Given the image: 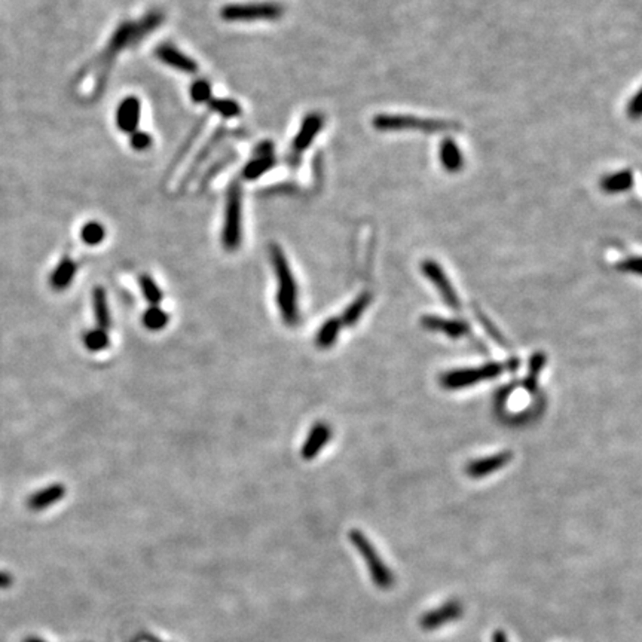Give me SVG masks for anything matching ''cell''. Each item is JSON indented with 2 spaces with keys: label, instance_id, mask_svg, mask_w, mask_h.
<instances>
[{
  "label": "cell",
  "instance_id": "1",
  "mask_svg": "<svg viewBox=\"0 0 642 642\" xmlns=\"http://www.w3.org/2000/svg\"><path fill=\"white\" fill-rule=\"evenodd\" d=\"M269 256L272 268L277 275L278 281V292H277V303L280 308L281 318L286 326L293 327L299 323V302H298V284L293 277L292 268L288 265L287 257L277 244H271L269 246Z\"/></svg>",
  "mask_w": 642,
  "mask_h": 642
},
{
  "label": "cell",
  "instance_id": "2",
  "mask_svg": "<svg viewBox=\"0 0 642 642\" xmlns=\"http://www.w3.org/2000/svg\"><path fill=\"white\" fill-rule=\"evenodd\" d=\"M164 21V15L159 11H152L139 23H122L112 35L109 43H107L106 51L101 55V61L107 64V61H112L116 54L124 51L130 45H134L150 32H154Z\"/></svg>",
  "mask_w": 642,
  "mask_h": 642
},
{
  "label": "cell",
  "instance_id": "3",
  "mask_svg": "<svg viewBox=\"0 0 642 642\" xmlns=\"http://www.w3.org/2000/svg\"><path fill=\"white\" fill-rule=\"evenodd\" d=\"M242 242V192L240 183H232L226 193L222 244L225 250L235 252Z\"/></svg>",
  "mask_w": 642,
  "mask_h": 642
},
{
  "label": "cell",
  "instance_id": "4",
  "mask_svg": "<svg viewBox=\"0 0 642 642\" xmlns=\"http://www.w3.org/2000/svg\"><path fill=\"white\" fill-rule=\"evenodd\" d=\"M373 127L381 131H402V130H419L428 134H437L460 128V125L449 120L424 119L410 115H376L373 118Z\"/></svg>",
  "mask_w": 642,
  "mask_h": 642
},
{
  "label": "cell",
  "instance_id": "5",
  "mask_svg": "<svg viewBox=\"0 0 642 642\" xmlns=\"http://www.w3.org/2000/svg\"><path fill=\"white\" fill-rule=\"evenodd\" d=\"M349 540L354 544V547L359 550L360 555L363 556L366 565H368L371 577L373 580V583L379 589H390L394 585V575L390 571V568L384 563V561L381 559L378 555L376 548L371 543V540L366 537V535L360 529H351L349 531Z\"/></svg>",
  "mask_w": 642,
  "mask_h": 642
},
{
  "label": "cell",
  "instance_id": "6",
  "mask_svg": "<svg viewBox=\"0 0 642 642\" xmlns=\"http://www.w3.org/2000/svg\"><path fill=\"white\" fill-rule=\"evenodd\" d=\"M504 369H506V364L497 363V361H489V363L482 364L480 368L458 369V371H451V372L443 373L440 378V382L446 390H461V388L476 385L482 381L498 378L504 372Z\"/></svg>",
  "mask_w": 642,
  "mask_h": 642
},
{
  "label": "cell",
  "instance_id": "7",
  "mask_svg": "<svg viewBox=\"0 0 642 642\" xmlns=\"http://www.w3.org/2000/svg\"><path fill=\"white\" fill-rule=\"evenodd\" d=\"M284 9L280 4L262 2V4H232L220 9V17L225 21H259V20H278L283 17Z\"/></svg>",
  "mask_w": 642,
  "mask_h": 642
},
{
  "label": "cell",
  "instance_id": "8",
  "mask_svg": "<svg viewBox=\"0 0 642 642\" xmlns=\"http://www.w3.org/2000/svg\"><path fill=\"white\" fill-rule=\"evenodd\" d=\"M421 269L425 277L436 286L443 300H445L454 310L460 308V299H458L455 288L451 284L448 275L445 274V271H443V268L436 261H433V259H425L421 265Z\"/></svg>",
  "mask_w": 642,
  "mask_h": 642
},
{
  "label": "cell",
  "instance_id": "9",
  "mask_svg": "<svg viewBox=\"0 0 642 642\" xmlns=\"http://www.w3.org/2000/svg\"><path fill=\"white\" fill-rule=\"evenodd\" d=\"M323 125H325L323 115L314 112L305 116L300 130L292 142V158L295 162H298L303 152L312 145Z\"/></svg>",
  "mask_w": 642,
  "mask_h": 642
},
{
  "label": "cell",
  "instance_id": "10",
  "mask_svg": "<svg viewBox=\"0 0 642 642\" xmlns=\"http://www.w3.org/2000/svg\"><path fill=\"white\" fill-rule=\"evenodd\" d=\"M155 55L164 64L170 66L181 73L193 74L198 72V64L195 61L186 54H183L180 50H177L171 43H161L155 50Z\"/></svg>",
  "mask_w": 642,
  "mask_h": 642
},
{
  "label": "cell",
  "instance_id": "11",
  "mask_svg": "<svg viewBox=\"0 0 642 642\" xmlns=\"http://www.w3.org/2000/svg\"><path fill=\"white\" fill-rule=\"evenodd\" d=\"M140 112H142V104L139 98L135 97H127L120 101L116 109V125L118 128L125 133V134H133L137 131L140 124Z\"/></svg>",
  "mask_w": 642,
  "mask_h": 642
},
{
  "label": "cell",
  "instance_id": "12",
  "mask_svg": "<svg viewBox=\"0 0 642 642\" xmlns=\"http://www.w3.org/2000/svg\"><path fill=\"white\" fill-rule=\"evenodd\" d=\"M512 458H513L512 452L504 451V452H500V454H495L491 456L480 458V460L471 461L467 466L466 471L470 478L480 479V478L491 475V473H494L502 467H506L510 463Z\"/></svg>",
  "mask_w": 642,
  "mask_h": 642
},
{
  "label": "cell",
  "instance_id": "13",
  "mask_svg": "<svg viewBox=\"0 0 642 642\" xmlns=\"http://www.w3.org/2000/svg\"><path fill=\"white\" fill-rule=\"evenodd\" d=\"M461 613H463L461 605L456 601H451V602L443 604L441 607L430 611V613H425L421 617V626L425 631H434V629L440 628V626L458 619L461 616Z\"/></svg>",
  "mask_w": 642,
  "mask_h": 642
},
{
  "label": "cell",
  "instance_id": "14",
  "mask_svg": "<svg viewBox=\"0 0 642 642\" xmlns=\"http://www.w3.org/2000/svg\"><path fill=\"white\" fill-rule=\"evenodd\" d=\"M330 436H332V430H330L329 424H326V422L314 424L311 432L307 436V440H305V443H303L302 451H300L303 460H307V461L314 460V458L321 452V449L327 445Z\"/></svg>",
  "mask_w": 642,
  "mask_h": 642
},
{
  "label": "cell",
  "instance_id": "15",
  "mask_svg": "<svg viewBox=\"0 0 642 642\" xmlns=\"http://www.w3.org/2000/svg\"><path fill=\"white\" fill-rule=\"evenodd\" d=\"M421 325L428 330L443 332L452 339H458L470 332V326L463 320H448L439 315H424Z\"/></svg>",
  "mask_w": 642,
  "mask_h": 642
},
{
  "label": "cell",
  "instance_id": "16",
  "mask_svg": "<svg viewBox=\"0 0 642 642\" xmlns=\"http://www.w3.org/2000/svg\"><path fill=\"white\" fill-rule=\"evenodd\" d=\"M66 495V486L63 483H54L47 488L40 489V491L35 492L32 497L28 498L27 506L30 510L33 512H40L47 507L54 506L55 502L61 501Z\"/></svg>",
  "mask_w": 642,
  "mask_h": 642
},
{
  "label": "cell",
  "instance_id": "17",
  "mask_svg": "<svg viewBox=\"0 0 642 642\" xmlns=\"http://www.w3.org/2000/svg\"><path fill=\"white\" fill-rule=\"evenodd\" d=\"M439 159L449 173H458L464 165V157L461 149L452 139H445L439 147Z\"/></svg>",
  "mask_w": 642,
  "mask_h": 642
},
{
  "label": "cell",
  "instance_id": "18",
  "mask_svg": "<svg viewBox=\"0 0 642 642\" xmlns=\"http://www.w3.org/2000/svg\"><path fill=\"white\" fill-rule=\"evenodd\" d=\"M76 272H78V265H76L73 259L70 257L63 259L51 274L50 278L51 287L57 290V292H63V290H66L73 283Z\"/></svg>",
  "mask_w": 642,
  "mask_h": 642
},
{
  "label": "cell",
  "instance_id": "19",
  "mask_svg": "<svg viewBox=\"0 0 642 642\" xmlns=\"http://www.w3.org/2000/svg\"><path fill=\"white\" fill-rule=\"evenodd\" d=\"M633 186V173L631 170H621L608 174L601 180V189L607 193L626 192Z\"/></svg>",
  "mask_w": 642,
  "mask_h": 642
},
{
  "label": "cell",
  "instance_id": "20",
  "mask_svg": "<svg viewBox=\"0 0 642 642\" xmlns=\"http://www.w3.org/2000/svg\"><path fill=\"white\" fill-rule=\"evenodd\" d=\"M93 307L97 327L109 332L112 326V317L109 311V303H107V295L103 287H96L93 290Z\"/></svg>",
  "mask_w": 642,
  "mask_h": 642
},
{
  "label": "cell",
  "instance_id": "21",
  "mask_svg": "<svg viewBox=\"0 0 642 642\" xmlns=\"http://www.w3.org/2000/svg\"><path fill=\"white\" fill-rule=\"evenodd\" d=\"M342 323L341 318H329L326 323L320 327L317 336H315V344L321 349H327L334 345V342L338 341V336L341 332Z\"/></svg>",
  "mask_w": 642,
  "mask_h": 642
},
{
  "label": "cell",
  "instance_id": "22",
  "mask_svg": "<svg viewBox=\"0 0 642 642\" xmlns=\"http://www.w3.org/2000/svg\"><path fill=\"white\" fill-rule=\"evenodd\" d=\"M371 302H372V295L368 292L361 293L359 298H356L354 302L349 303V307L342 314V318H341L342 326H348V327L354 326L360 320V317L363 315V312L366 311V308L369 307Z\"/></svg>",
  "mask_w": 642,
  "mask_h": 642
},
{
  "label": "cell",
  "instance_id": "23",
  "mask_svg": "<svg viewBox=\"0 0 642 642\" xmlns=\"http://www.w3.org/2000/svg\"><path fill=\"white\" fill-rule=\"evenodd\" d=\"M547 361V357L546 354L543 353V351H537V353H534L531 356V360H529V369H528V375L524 381V387L529 391V393H534L535 390H537L539 387V376L544 368V364Z\"/></svg>",
  "mask_w": 642,
  "mask_h": 642
},
{
  "label": "cell",
  "instance_id": "24",
  "mask_svg": "<svg viewBox=\"0 0 642 642\" xmlns=\"http://www.w3.org/2000/svg\"><path fill=\"white\" fill-rule=\"evenodd\" d=\"M275 164H277L275 157H256L253 161H250L246 167H244L242 177L246 180H256L257 177L268 173L271 168L275 167Z\"/></svg>",
  "mask_w": 642,
  "mask_h": 642
},
{
  "label": "cell",
  "instance_id": "25",
  "mask_svg": "<svg viewBox=\"0 0 642 642\" xmlns=\"http://www.w3.org/2000/svg\"><path fill=\"white\" fill-rule=\"evenodd\" d=\"M84 345L88 351H93V353H98V351H103L106 349L107 347H109L111 344V339H109V333H107V330H103L100 327H96V329H91L88 330L85 334H84Z\"/></svg>",
  "mask_w": 642,
  "mask_h": 642
},
{
  "label": "cell",
  "instance_id": "26",
  "mask_svg": "<svg viewBox=\"0 0 642 642\" xmlns=\"http://www.w3.org/2000/svg\"><path fill=\"white\" fill-rule=\"evenodd\" d=\"M142 320H143V325L146 329H149L152 332H158V330H162L168 325L170 315H168L162 308H159L158 305H155V307H150L145 311Z\"/></svg>",
  "mask_w": 642,
  "mask_h": 642
},
{
  "label": "cell",
  "instance_id": "27",
  "mask_svg": "<svg viewBox=\"0 0 642 642\" xmlns=\"http://www.w3.org/2000/svg\"><path fill=\"white\" fill-rule=\"evenodd\" d=\"M106 237V229L100 222H86L81 229V240L88 246H98Z\"/></svg>",
  "mask_w": 642,
  "mask_h": 642
},
{
  "label": "cell",
  "instance_id": "28",
  "mask_svg": "<svg viewBox=\"0 0 642 642\" xmlns=\"http://www.w3.org/2000/svg\"><path fill=\"white\" fill-rule=\"evenodd\" d=\"M139 283H140V288H142L146 300L152 305V307H155V305H159L162 302L161 288L158 287V284L155 283L154 278L150 277V275H147V274L140 275Z\"/></svg>",
  "mask_w": 642,
  "mask_h": 642
},
{
  "label": "cell",
  "instance_id": "29",
  "mask_svg": "<svg viewBox=\"0 0 642 642\" xmlns=\"http://www.w3.org/2000/svg\"><path fill=\"white\" fill-rule=\"evenodd\" d=\"M210 109L214 111L216 113L222 115L223 118H235L241 113L240 104L235 103L234 100H226V98H211L208 101Z\"/></svg>",
  "mask_w": 642,
  "mask_h": 642
},
{
  "label": "cell",
  "instance_id": "30",
  "mask_svg": "<svg viewBox=\"0 0 642 642\" xmlns=\"http://www.w3.org/2000/svg\"><path fill=\"white\" fill-rule=\"evenodd\" d=\"M191 98L195 103H208L211 100V85L205 79H198L191 85Z\"/></svg>",
  "mask_w": 642,
  "mask_h": 642
},
{
  "label": "cell",
  "instance_id": "31",
  "mask_svg": "<svg viewBox=\"0 0 642 642\" xmlns=\"http://www.w3.org/2000/svg\"><path fill=\"white\" fill-rule=\"evenodd\" d=\"M476 314H478V318H479V321H480L482 327L485 329V332H486L489 336H491V339L495 341V342H497L500 347H502V348H509L507 341L504 339V336H502V334L498 332V329L491 323V320H489V318H488L482 311H479V310L476 311Z\"/></svg>",
  "mask_w": 642,
  "mask_h": 642
},
{
  "label": "cell",
  "instance_id": "32",
  "mask_svg": "<svg viewBox=\"0 0 642 642\" xmlns=\"http://www.w3.org/2000/svg\"><path fill=\"white\" fill-rule=\"evenodd\" d=\"M131 135V139H130V145L134 150H139V152H143V150H147L150 146H152V137L145 133V131H134Z\"/></svg>",
  "mask_w": 642,
  "mask_h": 642
},
{
  "label": "cell",
  "instance_id": "33",
  "mask_svg": "<svg viewBox=\"0 0 642 642\" xmlns=\"http://www.w3.org/2000/svg\"><path fill=\"white\" fill-rule=\"evenodd\" d=\"M619 269L626 271V272H633L636 275L641 274V259L638 256L628 257L619 265Z\"/></svg>",
  "mask_w": 642,
  "mask_h": 642
},
{
  "label": "cell",
  "instance_id": "34",
  "mask_svg": "<svg viewBox=\"0 0 642 642\" xmlns=\"http://www.w3.org/2000/svg\"><path fill=\"white\" fill-rule=\"evenodd\" d=\"M628 115L632 119H638L641 116V91L632 97V100L628 103Z\"/></svg>",
  "mask_w": 642,
  "mask_h": 642
},
{
  "label": "cell",
  "instance_id": "35",
  "mask_svg": "<svg viewBox=\"0 0 642 642\" xmlns=\"http://www.w3.org/2000/svg\"><path fill=\"white\" fill-rule=\"evenodd\" d=\"M274 145L271 142H264L259 145L254 150V155L256 157H274Z\"/></svg>",
  "mask_w": 642,
  "mask_h": 642
},
{
  "label": "cell",
  "instance_id": "36",
  "mask_svg": "<svg viewBox=\"0 0 642 642\" xmlns=\"http://www.w3.org/2000/svg\"><path fill=\"white\" fill-rule=\"evenodd\" d=\"M12 582H13V578L11 574H8L5 571H0V589L11 587Z\"/></svg>",
  "mask_w": 642,
  "mask_h": 642
},
{
  "label": "cell",
  "instance_id": "37",
  "mask_svg": "<svg viewBox=\"0 0 642 642\" xmlns=\"http://www.w3.org/2000/svg\"><path fill=\"white\" fill-rule=\"evenodd\" d=\"M492 642H509V641H507L506 633H504L502 631H497L492 636Z\"/></svg>",
  "mask_w": 642,
  "mask_h": 642
},
{
  "label": "cell",
  "instance_id": "38",
  "mask_svg": "<svg viewBox=\"0 0 642 642\" xmlns=\"http://www.w3.org/2000/svg\"><path fill=\"white\" fill-rule=\"evenodd\" d=\"M26 642H45V641L40 638H28V639H26Z\"/></svg>",
  "mask_w": 642,
  "mask_h": 642
}]
</instances>
